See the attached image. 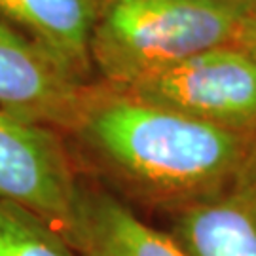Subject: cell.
Instances as JSON below:
<instances>
[{
  "mask_svg": "<svg viewBox=\"0 0 256 256\" xmlns=\"http://www.w3.org/2000/svg\"><path fill=\"white\" fill-rule=\"evenodd\" d=\"M93 90L27 34L0 23V108L70 135Z\"/></svg>",
  "mask_w": 256,
  "mask_h": 256,
  "instance_id": "5",
  "label": "cell"
},
{
  "mask_svg": "<svg viewBox=\"0 0 256 256\" xmlns=\"http://www.w3.org/2000/svg\"><path fill=\"white\" fill-rule=\"evenodd\" d=\"M64 238L80 256H188L169 234L152 228L118 196L82 176Z\"/></svg>",
  "mask_w": 256,
  "mask_h": 256,
  "instance_id": "7",
  "label": "cell"
},
{
  "mask_svg": "<svg viewBox=\"0 0 256 256\" xmlns=\"http://www.w3.org/2000/svg\"><path fill=\"white\" fill-rule=\"evenodd\" d=\"M0 256H80L59 230L30 209L0 202Z\"/></svg>",
  "mask_w": 256,
  "mask_h": 256,
  "instance_id": "9",
  "label": "cell"
},
{
  "mask_svg": "<svg viewBox=\"0 0 256 256\" xmlns=\"http://www.w3.org/2000/svg\"><path fill=\"white\" fill-rule=\"evenodd\" d=\"M110 90L218 128L256 133V54L247 48L209 50Z\"/></svg>",
  "mask_w": 256,
  "mask_h": 256,
  "instance_id": "3",
  "label": "cell"
},
{
  "mask_svg": "<svg viewBox=\"0 0 256 256\" xmlns=\"http://www.w3.org/2000/svg\"><path fill=\"white\" fill-rule=\"evenodd\" d=\"M169 236L188 256H256V152L224 190L173 212Z\"/></svg>",
  "mask_w": 256,
  "mask_h": 256,
  "instance_id": "6",
  "label": "cell"
},
{
  "mask_svg": "<svg viewBox=\"0 0 256 256\" xmlns=\"http://www.w3.org/2000/svg\"><path fill=\"white\" fill-rule=\"evenodd\" d=\"M256 0H99L92 63L106 88L209 50L247 46Z\"/></svg>",
  "mask_w": 256,
  "mask_h": 256,
  "instance_id": "2",
  "label": "cell"
},
{
  "mask_svg": "<svg viewBox=\"0 0 256 256\" xmlns=\"http://www.w3.org/2000/svg\"><path fill=\"white\" fill-rule=\"evenodd\" d=\"M99 0H0V18L88 82Z\"/></svg>",
  "mask_w": 256,
  "mask_h": 256,
  "instance_id": "8",
  "label": "cell"
},
{
  "mask_svg": "<svg viewBox=\"0 0 256 256\" xmlns=\"http://www.w3.org/2000/svg\"><path fill=\"white\" fill-rule=\"evenodd\" d=\"M78 190L80 174L59 133L0 108V202L27 207L64 236Z\"/></svg>",
  "mask_w": 256,
  "mask_h": 256,
  "instance_id": "4",
  "label": "cell"
},
{
  "mask_svg": "<svg viewBox=\"0 0 256 256\" xmlns=\"http://www.w3.org/2000/svg\"><path fill=\"white\" fill-rule=\"evenodd\" d=\"M70 135L88 171L171 214L224 190L256 152V133L218 128L106 86L93 90Z\"/></svg>",
  "mask_w": 256,
  "mask_h": 256,
  "instance_id": "1",
  "label": "cell"
},
{
  "mask_svg": "<svg viewBox=\"0 0 256 256\" xmlns=\"http://www.w3.org/2000/svg\"><path fill=\"white\" fill-rule=\"evenodd\" d=\"M247 50H250L252 54H256V25H254V28H252V32H250V36H248V40H247Z\"/></svg>",
  "mask_w": 256,
  "mask_h": 256,
  "instance_id": "10",
  "label": "cell"
}]
</instances>
